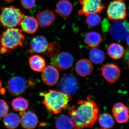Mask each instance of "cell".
Wrapping results in <instances>:
<instances>
[{
  "label": "cell",
  "mask_w": 129,
  "mask_h": 129,
  "mask_svg": "<svg viewBox=\"0 0 129 129\" xmlns=\"http://www.w3.org/2000/svg\"><path fill=\"white\" fill-rule=\"evenodd\" d=\"M42 80L48 86H53L57 83L59 79V74L55 67L48 65L42 71Z\"/></svg>",
  "instance_id": "13"
},
{
  "label": "cell",
  "mask_w": 129,
  "mask_h": 129,
  "mask_svg": "<svg viewBox=\"0 0 129 129\" xmlns=\"http://www.w3.org/2000/svg\"><path fill=\"white\" fill-rule=\"evenodd\" d=\"M100 70L102 76L111 84L115 83L119 79L121 73L119 67L113 63L104 64Z\"/></svg>",
  "instance_id": "11"
},
{
  "label": "cell",
  "mask_w": 129,
  "mask_h": 129,
  "mask_svg": "<svg viewBox=\"0 0 129 129\" xmlns=\"http://www.w3.org/2000/svg\"><path fill=\"white\" fill-rule=\"evenodd\" d=\"M39 95L44 98L43 103L47 111L55 114L59 113L66 108L72 99L70 95L56 90L50 89L47 91H41Z\"/></svg>",
  "instance_id": "2"
},
{
  "label": "cell",
  "mask_w": 129,
  "mask_h": 129,
  "mask_svg": "<svg viewBox=\"0 0 129 129\" xmlns=\"http://www.w3.org/2000/svg\"><path fill=\"white\" fill-rule=\"evenodd\" d=\"M33 80L28 82L22 76H16L12 77L7 83V88L9 92L14 96L23 94L29 86L33 85Z\"/></svg>",
  "instance_id": "6"
},
{
  "label": "cell",
  "mask_w": 129,
  "mask_h": 129,
  "mask_svg": "<svg viewBox=\"0 0 129 129\" xmlns=\"http://www.w3.org/2000/svg\"><path fill=\"white\" fill-rule=\"evenodd\" d=\"M28 61L30 68L35 72H42L45 67V60L40 55L35 54L31 56L29 58Z\"/></svg>",
  "instance_id": "20"
},
{
  "label": "cell",
  "mask_w": 129,
  "mask_h": 129,
  "mask_svg": "<svg viewBox=\"0 0 129 129\" xmlns=\"http://www.w3.org/2000/svg\"><path fill=\"white\" fill-rule=\"evenodd\" d=\"M2 86V83L1 82V81H0V88H1V87Z\"/></svg>",
  "instance_id": "35"
},
{
  "label": "cell",
  "mask_w": 129,
  "mask_h": 129,
  "mask_svg": "<svg viewBox=\"0 0 129 129\" xmlns=\"http://www.w3.org/2000/svg\"><path fill=\"white\" fill-rule=\"evenodd\" d=\"M115 1H117L122 2L124 1V0H115Z\"/></svg>",
  "instance_id": "34"
},
{
  "label": "cell",
  "mask_w": 129,
  "mask_h": 129,
  "mask_svg": "<svg viewBox=\"0 0 129 129\" xmlns=\"http://www.w3.org/2000/svg\"><path fill=\"white\" fill-rule=\"evenodd\" d=\"M89 58L91 62L99 64L105 60V54L103 51L98 48H92L89 52Z\"/></svg>",
  "instance_id": "26"
},
{
  "label": "cell",
  "mask_w": 129,
  "mask_h": 129,
  "mask_svg": "<svg viewBox=\"0 0 129 129\" xmlns=\"http://www.w3.org/2000/svg\"><path fill=\"white\" fill-rule=\"evenodd\" d=\"M73 6L68 0H60L58 2L55 12L62 17H68L72 13Z\"/></svg>",
  "instance_id": "19"
},
{
  "label": "cell",
  "mask_w": 129,
  "mask_h": 129,
  "mask_svg": "<svg viewBox=\"0 0 129 129\" xmlns=\"http://www.w3.org/2000/svg\"><path fill=\"white\" fill-rule=\"evenodd\" d=\"M112 111L113 115L118 123H123L128 121V108L124 104L120 102L116 103L113 107Z\"/></svg>",
  "instance_id": "14"
},
{
  "label": "cell",
  "mask_w": 129,
  "mask_h": 129,
  "mask_svg": "<svg viewBox=\"0 0 129 129\" xmlns=\"http://www.w3.org/2000/svg\"><path fill=\"white\" fill-rule=\"evenodd\" d=\"M108 52L110 57L115 60H118L123 56L124 49L120 44L113 43L108 47Z\"/></svg>",
  "instance_id": "23"
},
{
  "label": "cell",
  "mask_w": 129,
  "mask_h": 129,
  "mask_svg": "<svg viewBox=\"0 0 129 129\" xmlns=\"http://www.w3.org/2000/svg\"><path fill=\"white\" fill-rule=\"evenodd\" d=\"M75 70L80 76L84 77L92 73L93 67L91 62L86 59H81L76 62Z\"/></svg>",
  "instance_id": "18"
},
{
  "label": "cell",
  "mask_w": 129,
  "mask_h": 129,
  "mask_svg": "<svg viewBox=\"0 0 129 129\" xmlns=\"http://www.w3.org/2000/svg\"><path fill=\"white\" fill-rule=\"evenodd\" d=\"M68 112L73 121L74 129H82L94 124L98 117L99 107L89 95L70 107Z\"/></svg>",
  "instance_id": "1"
},
{
  "label": "cell",
  "mask_w": 129,
  "mask_h": 129,
  "mask_svg": "<svg viewBox=\"0 0 129 129\" xmlns=\"http://www.w3.org/2000/svg\"><path fill=\"white\" fill-rule=\"evenodd\" d=\"M105 24H103L104 31H108L112 38L118 41L126 39L128 36L129 25L127 21L123 20L114 21L111 24L105 21Z\"/></svg>",
  "instance_id": "5"
},
{
  "label": "cell",
  "mask_w": 129,
  "mask_h": 129,
  "mask_svg": "<svg viewBox=\"0 0 129 129\" xmlns=\"http://www.w3.org/2000/svg\"><path fill=\"white\" fill-rule=\"evenodd\" d=\"M0 24L5 28H14L20 24L24 15L21 10L13 6L1 8Z\"/></svg>",
  "instance_id": "4"
},
{
  "label": "cell",
  "mask_w": 129,
  "mask_h": 129,
  "mask_svg": "<svg viewBox=\"0 0 129 129\" xmlns=\"http://www.w3.org/2000/svg\"><path fill=\"white\" fill-rule=\"evenodd\" d=\"M102 39L101 35L98 32H89L86 35L85 42L89 47L97 48L101 44Z\"/></svg>",
  "instance_id": "22"
},
{
  "label": "cell",
  "mask_w": 129,
  "mask_h": 129,
  "mask_svg": "<svg viewBox=\"0 0 129 129\" xmlns=\"http://www.w3.org/2000/svg\"><path fill=\"white\" fill-rule=\"evenodd\" d=\"M20 121L21 119L19 115L13 113L7 114L3 119L5 126L9 129L16 128L19 124Z\"/></svg>",
  "instance_id": "24"
},
{
  "label": "cell",
  "mask_w": 129,
  "mask_h": 129,
  "mask_svg": "<svg viewBox=\"0 0 129 129\" xmlns=\"http://www.w3.org/2000/svg\"><path fill=\"white\" fill-rule=\"evenodd\" d=\"M60 48V44L57 42L50 43L48 44L47 49L44 53L47 56L52 57L57 55Z\"/></svg>",
  "instance_id": "28"
},
{
  "label": "cell",
  "mask_w": 129,
  "mask_h": 129,
  "mask_svg": "<svg viewBox=\"0 0 129 129\" xmlns=\"http://www.w3.org/2000/svg\"><path fill=\"white\" fill-rule=\"evenodd\" d=\"M9 111V107L7 103L3 99H0V118L5 117Z\"/></svg>",
  "instance_id": "30"
},
{
  "label": "cell",
  "mask_w": 129,
  "mask_h": 129,
  "mask_svg": "<svg viewBox=\"0 0 129 129\" xmlns=\"http://www.w3.org/2000/svg\"><path fill=\"white\" fill-rule=\"evenodd\" d=\"M12 105L14 111L22 112L28 107L29 102L24 98L17 97L12 100Z\"/></svg>",
  "instance_id": "25"
},
{
  "label": "cell",
  "mask_w": 129,
  "mask_h": 129,
  "mask_svg": "<svg viewBox=\"0 0 129 129\" xmlns=\"http://www.w3.org/2000/svg\"><path fill=\"white\" fill-rule=\"evenodd\" d=\"M74 63L73 56L66 52H62L52 57L51 63L59 70L63 71L70 68Z\"/></svg>",
  "instance_id": "10"
},
{
  "label": "cell",
  "mask_w": 129,
  "mask_h": 129,
  "mask_svg": "<svg viewBox=\"0 0 129 129\" xmlns=\"http://www.w3.org/2000/svg\"><path fill=\"white\" fill-rule=\"evenodd\" d=\"M20 24L22 31L29 34L35 33L39 25L36 19L29 16H24Z\"/></svg>",
  "instance_id": "17"
},
{
  "label": "cell",
  "mask_w": 129,
  "mask_h": 129,
  "mask_svg": "<svg viewBox=\"0 0 129 129\" xmlns=\"http://www.w3.org/2000/svg\"><path fill=\"white\" fill-rule=\"evenodd\" d=\"M25 37L21 29L8 28L0 35V53H8L18 47L23 46Z\"/></svg>",
  "instance_id": "3"
},
{
  "label": "cell",
  "mask_w": 129,
  "mask_h": 129,
  "mask_svg": "<svg viewBox=\"0 0 129 129\" xmlns=\"http://www.w3.org/2000/svg\"><path fill=\"white\" fill-rule=\"evenodd\" d=\"M21 5L25 9H32L36 4V0H20Z\"/></svg>",
  "instance_id": "31"
},
{
  "label": "cell",
  "mask_w": 129,
  "mask_h": 129,
  "mask_svg": "<svg viewBox=\"0 0 129 129\" xmlns=\"http://www.w3.org/2000/svg\"><path fill=\"white\" fill-rule=\"evenodd\" d=\"M86 23L89 26L95 27L99 25L101 22V18L97 13H92L86 16Z\"/></svg>",
  "instance_id": "29"
},
{
  "label": "cell",
  "mask_w": 129,
  "mask_h": 129,
  "mask_svg": "<svg viewBox=\"0 0 129 129\" xmlns=\"http://www.w3.org/2000/svg\"><path fill=\"white\" fill-rule=\"evenodd\" d=\"M107 14L109 19L111 21L124 20L127 16L125 4L122 2H112L109 5Z\"/></svg>",
  "instance_id": "8"
},
{
  "label": "cell",
  "mask_w": 129,
  "mask_h": 129,
  "mask_svg": "<svg viewBox=\"0 0 129 129\" xmlns=\"http://www.w3.org/2000/svg\"><path fill=\"white\" fill-rule=\"evenodd\" d=\"M126 40H127V44L128 45L129 44V36H127V38L126 39Z\"/></svg>",
  "instance_id": "33"
},
{
  "label": "cell",
  "mask_w": 129,
  "mask_h": 129,
  "mask_svg": "<svg viewBox=\"0 0 129 129\" xmlns=\"http://www.w3.org/2000/svg\"><path fill=\"white\" fill-rule=\"evenodd\" d=\"M98 122L100 125L105 129L111 128L114 124V120L112 117L107 113L99 115L98 117Z\"/></svg>",
  "instance_id": "27"
},
{
  "label": "cell",
  "mask_w": 129,
  "mask_h": 129,
  "mask_svg": "<svg viewBox=\"0 0 129 129\" xmlns=\"http://www.w3.org/2000/svg\"><path fill=\"white\" fill-rule=\"evenodd\" d=\"M4 1L6 2H7L8 3H11L13 2L14 0H4Z\"/></svg>",
  "instance_id": "32"
},
{
  "label": "cell",
  "mask_w": 129,
  "mask_h": 129,
  "mask_svg": "<svg viewBox=\"0 0 129 129\" xmlns=\"http://www.w3.org/2000/svg\"><path fill=\"white\" fill-rule=\"evenodd\" d=\"M82 5L81 9L79 10V15H85L101 12L104 9L105 5L102 0H79Z\"/></svg>",
  "instance_id": "9"
},
{
  "label": "cell",
  "mask_w": 129,
  "mask_h": 129,
  "mask_svg": "<svg viewBox=\"0 0 129 129\" xmlns=\"http://www.w3.org/2000/svg\"><path fill=\"white\" fill-rule=\"evenodd\" d=\"M60 91L70 95L74 94L79 89V83L77 79L73 75H64L62 76L58 84Z\"/></svg>",
  "instance_id": "7"
},
{
  "label": "cell",
  "mask_w": 129,
  "mask_h": 129,
  "mask_svg": "<svg viewBox=\"0 0 129 129\" xmlns=\"http://www.w3.org/2000/svg\"><path fill=\"white\" fill-rule=\"evenodd\" d=\"M48 44L47 40L44 36H35L30 40V48L26 52V54L44 53L47 49Z\"/></svg>",
  "instance_id": "12"
},
{
  "label": "cell",
  "mask_w": 129,
  "mask_h": 129,
  "mask_svg": "<svg viewBox=\"0 0 129 129\" xmlns=\"http://www.w3.org/2000/svg\"><path fill=\"white\" fill-rule=\"evenodd\" d=\"M56 16L52 11L47 9L38 12L36 19L39 25L41 28L46 27L52 24L55 20Z\"/></svg>",
  "instance_id": "16"
},
{
  "label": "cell",
  "mask_w": 129,
  "mask_h": 129,
  "mask_svg": "<svg viewBox=\"0 0 129 129\" xmlns=\"http://www.w3.org/2000/svg\"><path fill=\"white\" fill-rule=\"evenodd\" d=\"M21 117V121L22 126L26 129H33L38 124V118L34 113L31 111H22L19 113Z\"/></svg>",
  "instance_id": "15"
},
{
  "label": "cell",
  "mask_w": 129,
  "mask_h": 129,
  "mask_svg": "<svg viewBox=\"0 0 129 129\" xmlns=\"http://www.w3.org/2000/svg\"><path fill=\"white\" fill-rule=\"evenodd\" d=\"M107 129L103 128V129Z\"/></svg>",
  "instance_id": "36"
},
{
  "label": "cell",
  "mask_w": 129,
  "mask_h": 129,
  "mask_svg": "<svg viewBox=\"0 0 129 129\" xmlns=\"http://www.w3.org/2000/svg\"><path fill=\"white\" fill-rule=\"evenodd\" d=\"M56 129H73L74 122L71 117L63 114L57 118L55 122Z\"/></svg>",
  "instance_id": "21"
}]
</instances>
